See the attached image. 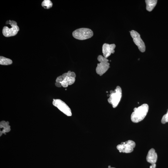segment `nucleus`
<instances>
[{
  "label": "nucleus",
  "instance_id": "nucleus-21",
  "mask_svg": "<svg viewBox=\"0 0 168 168\" xmlns=\"http://www.w3.org/2000/svg\"><path fill=\"white\" fill-rule=\"evenodd\" d=\"M156 167V164L155 163L152 164V165L150 166V168H155Z\"/></svg>",
  "mask_w": 168,
  "mask_h": 168
},
{
  "label": "nucleus",
  "instance_id": "nucleus-7",
  "mask_svg": "<svg viewBox=\"0 0 168 168\" xmlns=\"http://www.w3.org/2000/svg\"><path fill=\"white\" fill-rule=\"evenodd\" d=\"M130 32L133 42L138 46L139 50L142 52H144L146 49L145 45L140 37V35L134 30H132Z\"/></svg>",
  "mask_w": 168,
  "mask_h": 168
},
{
  "label": "nucleus",
  "instance_id": "nucleus-9",
  "mask_svg": "<svg viewBox=\"0 0 168 168\" xmlns=\"http://www.w3.org/2000/svg\"><path fill=\"white\" fill-rule=\"evenodd\" d=\"M110 68V64L108 62H100L98 63L96 68V73L102 76Z\"/></svg>",
  "mask_w": 168,
  "mask_h": 168
},
{
  "label": "nucleus",
  "instance_id": "nucleus-8",
  "mask_svg": "<svg viewBox=\"0 0 168 168\" xmlns=\"http://www.w3.org/2000/svg\"><path fill=\"white\" fill-rule=\"evenodd\" d=\"M115 47L114 44H104L102 46V52L104 56L107 58L111 54H113L114 52V49Z\"/></svg>",
  "mask_w": 168,
  "mask_h": 168
},
{
  "label": "nucleus",
  "instance_id": "nucleus-5",
  "mask_svg": "<svg viewBox=\"0 0 168 168\" xmlns=\"http://www.w3.org/2000/svg\"><path fill=\"white\" fill-rule=\"evenodd\" d=\"M135 146V143L134 142L131 140H128L118 144L116 148L120 152L129 153L133 151Z\"/></svg>",
  "mask_w": 168,
  "mask_h": 168
},
{
  "label": "nucleus",
  "instance_id": "nucleus-20",
  "mask_svg": "<svg viewBox=\"0 0 168 168\" xmlns=\"http://www.w3.org/2000/svg\"><path fill=\"white\" fill-rule=\"evenodd\" d=\"M55 85L58 87H61L62 86L61 83L59 82H56L55 83Z\"/></svg>",
  "mask_w": 168,
  "mask_h": 168
},
{
  "label": "nucleus",
  "instance_id": "nucleus-14",
  "mask_svg": "<svg viewBox=\"0 0 168 168\" xmlns=\"http://www.w3.org/2000/svg\"><path fill=\"white\" fill-rule=\"evenodd\" d=\"M41 5L45 9H49L53 6V3L50 0H44L42 2Z\"/></svg>",
  "mask_w": 168,
  "mask_h": 168
},
{
  "label": "nucleus",
  "instance_id": "nucleus-16",
  "mask_svg": "<svg viewBox=\"0 0 168 168\" xmlns=\"http://www.w3.org/2000/svg\"><path fill=\"white\" fill-rule=\"evenodd\" d=\"M97 59L100 62H108L109 61V60L107 58L101 55L98 56Z\"/></svg>",
  "mask_w": 168,
  "mask_h": 168
},
{
  "label": "nucleus",
  "instance_id": "nucleus-10",
  "mask_svg": "<svg viewBox=\"0 0 168 168\" xmlns=\"http://www.w3.org/2000/svg\"><path fill=\"white\" fill-rule=\"evenodd\" d=\"M157 156L154 149H151L148 151L146 157L147 161L151 164L155 163L157 160Z\"/></svg>",
  "mask_w": 168,
  "mask_h": 168
},
{
  "label": "nucleus",
  "instance_id": "nucleus-13",
  "mask_svg": "<svg viewBox=\"0 0 168 168\" xmlns=\"http://www.w3.org/2000/svg\"><path fill=\"white\" fill-rule=\"evenodd\" d=\"M12 60L2 56L0 57V64L2 65H9L12 63Z\"/></svg>",
  "mask_w": 168,
  "mask_h": 168
},
{
  "label": "nucleus",
  "instance_id": "nucleus-22",
  "mask_svg": "<svg viewBox=\"0 0 168 168\" xmlns=\"http://www.w3.org/2000/svg\"><path fill=\"white\" fill-rule=\"evenodd\" d=\"M3 133L2 131H0V136H1Z\"/></svg>",
  "mask_w": 168,
  "mask_h": 168
},
{
  "label": "nucleus",
  "instance_id": "nucleus-3",
  "mask_svg": "<svg viewBox=\"0 0 168 168\" xmlns=\"http://www.w3.org/2000/svg\"><path fill=\"white\" fill-rule=\"evenodd\" d=\"M109 97L108 99V102L112 105L114 108L116 107L122 97V90L118 86L114 91H110Z\"/></svg>",
  "mask_w": 168,
  "mask_h": 168
},
{
  "label": "nucleus",
  "instance_id": "nucleus-12",
  "mask_svg": "<svg viewBox=\"0 0 168 168\" xmlns=\"http://www.w3.org/2000/svg\"><path fill=\"white\" fill-rule=\"evenodd\" d=\"M145 1L146 4V9L149 12L151 11L153 9L157 1L156 0H146Z\"/></svg>",
  "mask_w": 168,
  "mask_h": 168
},
{
  "label": "nucleus",
  "instance_id": "nucleus-19",
  "mask_svg": "<svg viewBox=\"0 0 168 168\" xmlns=\"http://www.w3.org/2000/svg\"><path fill=\"white\" fill-rule=\"evenodd\" d=\"M64 78L62 75L58 77L56 80V82H61L64 80Z\"/></svg>",
  "mask_w": 168,
  "mask_h": 168
},
{
  "label": "nucleus",
  "instance_id": "nucleus-11",
  "mask_svg": "<svg viewBox=\"0 0 168 168\" xmlns=\"http://www.w3.org/2000/svg\"><path fill=\"white\" fill-rule=\"evenodd\" d=\"M75 78L70 76H67L64 79V80L60 83L62 86L64 87H67L68 85L72 84L75 82Z\"/></svg>",
  "mask_w": 168,
  "mask_h": 168
},
{
  "label": "nucleus",
  "instance_id": "nucleus-23",
  "mask_svg": "<svg viewBox=\"0 0 168 168\" xmlns=\"http://www.w3.org/2000/svg\"><path fill=\"white\" fill-rule=\"evenodd\" d=\"M110 167H111L110 166H108V168H110Z\"/></svg>",
  "mask_w": 168,
  "mask_h": 168
},
{
  "label": "nucleus",
  "instance_id": "nucleus-18",
  "mask_svg": "<svg viewBox=\"0 0 168 168\" xmlns=\"http://www.w3.org/2000/svg\"><path fill=\"white\" fill-rule=\"evenodd\" d=\"M9 125V122L8 121L6 122L5 121H2L0 122V128H4L7 125Z\"/></svg>",
  "mask_w": 168,
  "mask_h": 168
},
{
  "label": "nucleus",
  "instance_id": "nucleus-2",
  "mask_svg": "<svg viewBox=\"0 0 168 168\" xmlns=\"http://www.w3.org/2000/svg\"><path fill=\"white\" fill-rule=\"evenodd\" d=\"M73 36L77 39L83 40L90 38L93 35L92 31L87 28H82L76 29L72 33Z\"/></svg>",
  "mask_w": 168,
  "mask_h": 168
},
{
  "label": "nucleus",
  "instance_id": "nucleus-4",
  "mask_svg": "<svg viewBox=\"0 0 168 168\" xmlns=\"http://www.w3.org/2000/svg\"><path fill=\"white\" fill-rule=\"evenodd\" d=\"M8 23L12 27L9 28L7 26H4L2 30L3 35L6 37L14 36L16 35L19 30V28L17 25V22L14 21H7Z\"/></svg>",
  "mask_w": 168,
  "mask_h": 168
},
{
  "label": "nucleus",
  "instance_id": "nucleus-17",
  "mask_svg": "<svg viewBox=\"0 0 168 168\" xmlns=\"http://www.w3.org/2000/svg\"><path fill=\"white\" fill-rule=\"evenodd\" d=\"M3 128L4 129L2 131L3 133L5 134H6V133L8 132L11 130L10 126L9 125H7Z\"/></svg>",
  "mask_w": 168,
  "mask_h": 168
},
{
  "label": "nucleus",
  "instance_id": "nucleus-15",
  "mask_svg": "<svg viewBox=\"0 0 168 168\" xmlns=\"http://www.w3.org/2000/svg\"><path fill=\"white\" fill-rule=\"evenodd\" d=\"M168 122V110H167V113L165 114L162 117L161 122L163 124L166 123V122Z\"/></svg>",
  "mask_w": 168,
  "mask_h": 168
},
{
  "label": "nucleus",
  "instance_id": "nucleus-6",
  "mask_svg": "<svg viewBox=\"0 0 168 168\" xmlns=\"http://www.w3.org/2000/svg\"><path fill=\"white\" fill-rule=\"evenodd\" d=\"M53 105L68 116L72 115L71 110L69 106L63 101L59 99H54Z\"/></svg>",
  "mask_w": 168,
  "mask_h": 168
},
{
  "label": "nucleus",
  "instance_id": "nucleus-1",
  "mask_svg": "<svg viewBox=\"0 0 168 168\" xmlns=\"http://www.w3.org/2000/svg\"><path fill=\"white\" fill-rule=\"evenodd\" d=\"M148 109V105L146 104H143L138 108H134L133 112L131 116V121L137 123L142 120L147 115Z\"/></svg>",
  "mask_w": 168,
  "mask_h": 168
},
{
  "label": "nucleus",
  "instance_id": "nucleus-24",
  "mask_svg": "<svg viewBox=\"0 0 168 168\" xmlns=\"http://www.w3.org/2000/svg\"><path fill=\"white\" fill-rule=\"evenodd\" d=\"M110 168H114V167H110Z\"/></svg>",
  "mask_w": 168,
  "mask_h": 168
}]
</instances>
